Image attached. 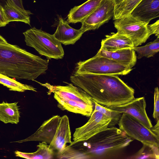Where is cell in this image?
Listing matches in <instances>:
<instances>
[{"label":"cell","mask_w":159,"mask_h":159,"mask_svg":"<svg viewBox=\"0 0 159 159\" xmlns=\"http://www.w3.org/2000/svg\"><path fill=\"white\" fill-rule=\"evenodd\" d=\"M102 0H88L71 9L67 16L69 23L82 22L99 6Z\"/></svg>","instance_id":"18"},{"label":"cell","mask_w":159,"mask_h":159,"mask_svg":"<svg viewBox=\"0 0 159 159\" xmlns=\"http://www.w3.org/2000/svg\"><path fill=\"white\" fill-rule=\"evenodd\" d=\"M132 139L124 132L112 126L75 145L82 158L103 159L129 146Z\"/></svg>","instance_id":"3"},{"label":"cell","mask_w":159,"mask_h":159,"mask_svg":"<svg viewBox=\"0 0 159 159\" xmlns=\"http://www.w3.org/2000/svg\"><path fill=\"white\" fill-rule=\"evenodd\" d=\"M154 96V105L153 117L157 121L159 120V91L158 87L155 88Z\"/></svg>","instance_id":"28"},{"label":"cell","mask_w":159,"mask_h":159,"mask_svg":"<svg viewBox=\"0 0 159 159\" xmlns=\"http://www.w3.org/2000/svg\"><path fill=\"white\" fill-rule=\"evenodd\" d=\"M97 54L130 68H132L137 62L135 51L132 48H125L114 52H108L100 48Z\"/></svg>","instance_id":"16"},{"label":"cell","mask_w":159,"mask_h":159,"mask_svg":"<svg viewBox=\"0 0 159 159\" xmlns=\"http://www.w3.org/2000/svg\"><path fill=\"white\" fill-rule=\"evenodd\" d=\"M17 102L8 103L3 101L0 103V120L5 124H17L20 117Z\"/></svg>","instance_id":"21"},{"label":"cell","mask_w":159,"mask_h":159,"mask_svg":"<svg viewBox=\"0 0 159 159\" xmlns=\"http://www.w3.org/2000/svg\"><path fill=\"white\" fill-rule=\"evenodd\" d=\"M75 73L125 75L133 70L111 59L97 54L86 60L77 63Z\"/></svg>","instance_id":"5"},{"label":"cell","mask_w":159,"mask_h":159,"mask_svg":"<svg viewBox=\"0 0 159 159\" xmlns=\"http://www.w3.org/2000/svg\"><path fill=\"white\" fill-rule=\"evenodd\" d=\"M0 43H8L6 40L1 35H0Z\"/></svg>","instance_id":"33"},{"label":"cell","mask_w":159,"mask_h":159,"mask_svg":"<svg viewBox=\"0 0 159 159\" xmlns=\"http://www.w3.org/2000/svg\"><path fill=\"white\" fill-rule=\"evenodd\" d=\"M8 23L7 20L3 7L0 4V27H4Z\"/></svg>","instance_id":"30"},{"label":"cell","mask_w":159,"mask_h":159,"mask_svg":"<svg viewBox=\"0 0 159 159\" xmlns=\"http://www.w3.org/2000/svg\"><path fill=\"white\" fill-rule=\"evenodd\" d=\"M0 84L8 88L10 91L24 92L30 90L36 92V89L33 86L21 83L13 79L0 73Z\"/></svg>","instance_id":"24"},{"label":"cell","mask_w":159,"mask_h":159,"mask_svg":"<svg viewBox=\"0 0 159 159\" xmlns=\"http://www.w3.org/2000/svg\"><path fill=\"white\" fill-rule=\"evenodd\" d=\"M37 147V150L34 152H23L16 150L15 153L16 157L28 159H49L53 158V149L47 143H39Z\"/></svg>","instance_id":"22"},{"label":"cell","mask_w":159,"mask_h":159,"mask_svg":"<svg viewBox=\"0 0 159 159\" xmlns=\"http://www.w3.org/2000/svg\"><path fill=\"white\" fill-rule=\"evenodd\" d=\"M114 24L117 32L128 38L134 46L145 43L152 35L148 23L130 14L115 20Z\"/></svg>","instance_id":"6"},{"label":"cell","mask_w":159,"mask_h":159,"mask_svg":"<svg viewBox=\"0 0 159 159\" xmlns=\"http://www.w3.org/2000/svg\"><path fill=\"white\" fill-rule=\"evenodd\" d=\"M102 40L100 49L108 52H114L122 49L132 48V42L127 37L118 32L112 33L105 36Z\"/></svg>","instance_id":"17"},{"label":"cell","mask_w":159,"mask_h":159,"mask_svg":"<svg viewBox=\"0 0 159 159\" xmlns=\"http://www.w3.org/2000/svg\"><path fill=\"white\" fill-rule=\"evenodd\" d=\"M133 49L137 52L138 55L137 57L138 59L152 57L159 51V37L144 46H134Z\"/></svg>","instance_id":"25"},{"label":"cell","mask_w":159,"mask_h":159,"mask_svg":"<svg viewBox=\"0 0 159 159\" xmlns=\"http://www.w3.org/2000/svg\"><path fill=\"white\" fill-rule=\"evenodd\" d=\"M89 119L84 125L75 129L73 141L70 145L88 140L108 127L111 119L101 112L93 110Z\"/></svg>","instance_id":"8"},{"label":"cell","mask_w":159,"mask_h":159,"mask_svg":"<svg viewBox=\"0 0 159 159\" xmlns=\"http://www.w3.org/2000/svg\"><path fill=\"white\" fill-rule=\"evenodd\" d=\"M7 20L11 21H20L30 25V15L32 13L17 6L12 0H7L3 7Z\"/></svg>","instance_id":"19"},{"label":"cell","mask_w":159,"mask_h":159,"mask_svg":"<svg viewBox=\"0 0 159 159\" xmlns=\"http://www.w3.org/2000/svg\"><path fill=\"white\" fill-rule=\"evenodd\" d=\"M118 125L119 129L132 139L143 144L159 147V137L131 115L122 113Z\"/></svg>","instance_id":"7"},{"label":"cell","mask_w":159,"mask_h":159,"mask_svg":"<svg viewBox=\"0 0 159 159\" xmlns=\"http://www.w3.org/2000/svg\"><path fill=\"white\" fill-rule=\"evenodd\" d=\"M57 29L53 34L54 37L64 45L73 44L84 33L80 28L77 30L70 26L67 21L59 17Z\"/></svg>","instance_id":"15"},{"label":"cell","mask_w":159,"mask_h":159,"mask_svg":"<svg viewBox=\"0 0 159 159\" xmlns=\"http://www.w3.org/2000/svg\"><path fill=\"white\" fill-rule=\"evenodd\" d=\"M148 27L152 35L154 34L157 37H159V20L152 24L148 25Z\"/></svg>","instance_id":"29"},{"label":"cell","mask_w":159,"mask_h":159,"mask_svg":"<svg viewBox=\"0 0 159 159\" xmlns=\"http://www.w3.org/2000/svg\"><path fill=\"white\" fill-rule=\"evenodd\" d=\"M70 80L94 101L107 107L124 104L134 98V89L116 75L75 73Z\"/></svg>","instance_id":"1"},{"label":"cell","mask_w":159,"mask_h":159,"mask_svg":"<svg viewBox=\"0 0 159 159\" xmlns=\"http://www.w3.org/2000/svg\"><path fill=\"white\" fill-rule=\"evenodd\" d=\"M48 62L16 45L0 43V73L9 77L34 81L46 72Z\"/></svg>","instance_id":"2"},{"label":"cell","mask_w":159,"mask_h":159,"mask_svg":"<svg viewBox=\"0 0 159 159\" xmlns=\"http://www.w3.org/2000/svg\"><path fill=\"white\" fill-rule=\"evenodd\" d=\"M71 133L68 117L65 115L60 117L53 137L49 146L58 152L63 150L66 144H71Z\"/></svg>","instance_id":"13"},{"label":"cell","mask_w":159,"mask_h":159,"mask_svg":"<svg viewBox=\"0 0 159 159\" xmlns=\"http://www.w3.org/2000/svg\"><path fill=\"white\" fill-rule=\"evenodd\" d=\"M114 10L113 0H102L99 6L81 22V28L84 32L98 29L113 17Z\"/></svg>","instance_id":"9"},{"label":"cell","mask_w":159,"mask_h":159,"mask_svg":"<svg viewBox=\"0 0 159 159\" xmlns=\"http://www.w3.org/2000/svg\"><path fill=\"white\" fill-rule=\"evenodd\" d=\"M60 117L53 116L45 121L37 130L33 134L25 139L13 142L22 143L30 141L45 142L49 144L55 134Z\"/></svg>","instance_id":"12"},{"label":"cell","mask_w":159,"mask_h":159,"mask_svg":"<svg viewBox=\"0 0 159 159\" xmlns=\"http://www.w3.org/2000/svg\"><path fill=\"white\" fill-rule=\"evenodd\" d=\"M15 3L18 7L22 8H24L22 0H12ZM7 0H0V4L3 7L6 3Z\"/></svg>","instance_id":"31"},{"label":"cell","mask_w":159,"mask_h":159,"mask_svg":"<svg viewBox=\"0 0 159 159\" xmlns=\"http://www.w3.org/2000/svg\"><path fill=\"white\" fill-rule=\"evenodd\" d=\"M151 129L159 137V120L157 121V124Z\"/></svg>","instance_id":"32"},{"label":"cell","mask_w":159,"mask_h":159,"mask_svg":"<svg viewBox=\"0 0 159 159\" xmlns=\"http://www.w3.org/2000/svg\"><path fill=\"white\" fill-rule=\"evenodd\" d=\"M36 82L48 89V95L53 93L54 97L65 100L80 102L93 105L94 102L91 97L81 88L72 84L67 83L68 85L66 86H53L48 83L43 84Z\"/></svg>","instance_id":"10"},{"label":"cell","mask_w":159,"mask_h":159,"mask_svg":"<svg viewBox=\"0 0 159 159\" xmlns=\"http://www.w3.org/2000/svg\"><path fill=\"white\" fill-rule=\"evenodd\" d=\"M26 45L34 48L40 55L50 59L62 58L64 51L61 43L53 34L35 27L23 33Z\"/></svg>","instance_id":"4"},{"label":"cell","mask_w":159,"mask_h":159,"mask_svg":"<svg viewBox=\"0 0 159 159\" xmlns=\"http://www.w3.org/2000/svg\"><path fill=\"white\" fill-rule=\"evenodd\" d=\"M58 102V107L61 109L66 110L87 117L90 116L93 111V105L73 100H65L54 97Z\"/></svg>","instance_id":"20"},{"label":"cell","mask_w":159,"mask_h":159,"mask_svg":"<svg viewBox=\"0 0 159 159\" xmlns=\"http://www.w3.org/2000/svg\"><path fill=\"white\" fill-rule=\"evenodd\" d=\"M130 14L148 24L159 16V0H141Z\"/></svg>","instance_id":"14"},{"label":"cell","mask_w":159,"mask_h":159,"mask_svg":"<svg viewBox=\"0 0 159 159\" xmlns=\"http://www.w3.org/2000/svg\"><path fill=\"white\" fill-rule=\"evenodd\" d=\"M159 148L153 145L143 144V147L138 152L128 158L159 159Z\"/></svg>","instance_id":"26"},{"label":"cell","mask_w":159,"mask_h":159,"mask_svg":"<svg viewBox=\"0 0 159 159\" xmlns=\"http://www.w3.org/2000/svg\"><path fill=\"white\" fill-rule=\"evenodd\" d=\"M95 104L94 110L99 111L106 116L110 118L111 121L108 127L114 126L118 124L119 120L122 114V113L111 110L105 106L102 105L93 100Z\"/></svg>","instance_id":"27"},{"label":"cell","mask_w":159,"mask_h":159,"mask_svg":"<svg viewBox=\"0 0 159 159\" xmlns=\"http://www.w3.org/2000/svg\"><path fill=\"white\" fill-rule=\"evenodd\" d=\"M146 103L144 97L134 98L122 105L107 107L120 113H125L133 116L148 129L153 126L146 110Z\"/></svg>","instance_id":"11"},{"label":"cell","mask_w":159,"mask_h":159,"mask_svg":"<svg viewBox=\"0 0 159 159\" xmlns=\"http://www.w3.org/2000/svg\"><path fill=\"white\" fill-rule=\"evenodd\" d=\"M141 0H113L114 4L113 19L129 15Z\"/></svg>","instance_id":"23"}]
</instances>
